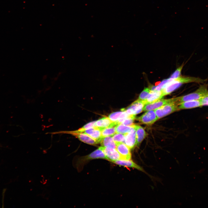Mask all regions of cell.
Returning a JSON list of instances; mask_svg holds the SVG:
<instances>
[{"mask_svg":"<svg viewBox=\"0 0 208 208\" xmlns=\"http://www.w3.org/2000/svg\"><path fill=\"white\" fill-rule=\"evenodd\" d=\"M178 105L176 102L170 103L165 104L154 111L159 119L179 110Z\"/></svg>","mask_w":208,"mask_h":208,"instance_id":"cell-2","label":"cell"},{"mask_svg":"<svg viewBox=\"0 0 208 208\" xmlns=\"http://www.w3.org/2000/svg\"><path fill=\"white\" fill-rule=\"evenodd\" d=\"M121 111L113 112L108 116L109 118L112 122L117 121L120 124L124 119L128 117L131 115L128 114L126 111L125 108H122Z\"/></svg>","mask_w":208,"mask_h":208,"instance_id":"cell-10","label":"cell"},{"mask_svg":"<svg viewBox=\"0 0 208 208\" xmlns=\"http://www.w3.org/2000/svg\"><path fill=\"white\" fill-rule=\"evenodd\" d=\"M113 162L120 166L133 168L144 172L143 169L141 167L135 164L131 159L129 160L119 159L114 161Z\"/></svg>","mask_w":208,"mask_h":208,"instance_id":"cell-14","label":"cell"},{"mask_svg":"<svg viewBox=\"0 0 208 208\" xmlns=\"http://www.w3.org/2000/svg\"><path fill=\"white\" fill-rule=\"evenodd\" d=\"M208 94V85L203 83L195 91L186 95L177 97L176 103L179 104L184 102L195 100H199Z\"/></svg>","mask_w":208,"mask_h":208,"instance_id":"cell-1","label":"cell"},{"mask_svg":"<svg viewBox=\"0 0 208 208\" xmlns=\"http://www.w3.org/2000/svg\"><path fill=\"white\" fill-rule=\"evenodd\" d=\"M158 119L154 110L147 111L137 120L141 123L147 125L153 124Z\"/></svg>","mask_w":208,"mask_h":208,"instance_id":"cell-5","label":"cell"},{"mask_svg":"<svg viewBox=\"0 0 208 208\" xmlns=\"http://www.w3.org/2000/svg\"><path fill=\"white\" fill-rule=\"evenodd\" d=\"M177 100V97L168 99H161L154 102L145 104L143 108V111L154 110L166 104L174 102H176Z\"/></svg>","mask_w":208,"mask_h":208,"instance_id":"cell-4","label":"cell"},{"mask_svg":"<svg viewBox=\"0 0 208 208\" xmlns=\"http://www.w3.org/2000/svg\"><path fill=\"white\" fill-rule=\"evenodd\" d=\"M135 118V115H131L128 117L123 120L120 124L127 126L133 125L135 124L133 122Z\"/></svg>","mask_w":208,"mask_h":208,"instance_id":"cell-21","label":"cell"},{"mask_svg":"<svg viewBox=\"0 0 208 208\" xmlns=\"http://www.w3.org/2000/svg\"><path fill=\"white\" fill-rule=\"evenodd\" d=\"M130 149L136 145V130L133 129L129 132L125 134L124 143Z\"/></svg>","mask_w":208,"mask_h":208,"instance_id":"cell-9","label":"cell"},{"mask_svg":"<svg viewBox=\"0 0 208 208\" xmlns=\"http://www.w3.org/2000/svg\"><path fill=\"white\" fill-rule=\"evenodd\" d=\"M116 149L119 153L120 156V159L125 160H130L131 159V155L130 149L124 143H116Z\"/></svg>","mask_w":208,"mask_h":208,"instance_id":"cell-7","label":"cell"},{"mask_svg":"<svg viewBox=\"0 0 208 208\" xmlns=\"http://www.w3.org/2000/svg\"><path fill=\"white\" fill-rule=\"evenodd\" d=\"M99 158L107 160L105 154L100 147L89 155L79 158L76 162V166L78 168L81 164L87 161Z\"/></svg>","mask_w":208,"mask_h":208,"instance_id":"cell-3","label":"cell"},{"mask_svg":"<svg viewBox=\"0 0 208 208\" xmlns=\"http://www.w3.org/2000/svg\"><path fill=\"white\" fill-rule=\"evenodd\" d=\"M96 127L102 130L104 128L112 126H116L115 122H112L107 117H104L96 121L95 123Z\"/></svg>","mask_w":208,"mask_h":208,"instance_id":"cell-13","label":"cell"},{"mask_svg":"<svg viewBox=\"0 0 208 208\" xmlns=\"http://www.w3.org/2000/svg\"><path fill=\"white\" fill-rule=\"evenodd\" d=\"M151 90L149 88H145L140 94L138 99L142 101L145 100L149 94Z\"/></svg>","mask_w":208,"mask_h":208,"instance_id":"cell-23","label":"cell"},{"mask_svg":"<svg viewBox=\"0 0 208 208\" xmlns=\"http://www.w3.org/2000/svg\"><path fill=\"white\" fill-rule=\"evenodd\" d=\"M102 129L97 127L91 128L84 131L82 133H86L92 138L99 142L102 138Z\"/></svg>","mask_w":208,"mask_h":208,"instance_id":"cell-12","label":"cell"},{"mask_svg":"<svg viewBox=\"0 0 208 208\" xmlns=\"http://www.w3.org/2000/svg\"><path fill=\"white\" fill-rule=\"evenodd\" d=\"M105 154L107 160L113 162L120 159V156L116 149L105 147L102 146L100 147Z\"/></svg>","mask_w":208,"mask_h":208,"instance_id":"cell-8","label":"cell"},{"mask_svg":"<svg viewBox=\"0 0 208 208\" xmlns=\"http://www.w3.org/2000/svg\"><path fill=\"white\" fill-rule=\"evenodd\" d=\"M69 134L72 135L77 138L81 141L89 144L96 145L99 143L89 135L83 133H71Z\"/></svg>","mask_w":208,"mask_h":208,"instance_id":"cell-11","label":"cell"},{"mask_svg":"<svg viewBox=\"0 0 208 208\" xmlns=\"http://www.w3.org/2000/svg\"><path fill=\"white\" fill-rule=\"evenodd\" d=\"M99 142L102 146L114 149L116 148V144L111 136L102 137Z\"/></svg>","mask_w":208,"mask_h":208,"instance_id":"cell-18","label":"cell"},{"mask_svg":"<svg viewBox=\"0 0 208 208\" xmlns=\"http://www.w3.org/2000/svg\"><path fill=\"white\" fill-rule=\"evenodd\" d=\"M201 107V106L199 100L184 102L178 105V108L179 110L192 109Z\"/></svg>","mask_w":208,"mask_h":208,"instance_id":"cell-16","label":"cell"},{"mask_svg":"<svg viewBox=\"0 0 208 208\" xmlns=\"http://www.w3.org/2000/svg\"><path fill=\"white\" fill-rule=\"evenodd\" d=\"M112 138L116 143L122 142L124 143L125 134L117 133L112 136Z\"/></svg>","mask_w":208,"mask_h":208,"instance_id":"cell-22","label":"cell"},{"mask_svg":"<svg viewBox=\"0 0 208 208\" xmlns=\"http://www.w3.org/2000/svg\"><path fill=\"white\" fill-rule=\"evenodd\" d=\"M201 106H208V94L204 96L199 100Z\"/></svg>","mask_w":208,"mask_h":208,"instance_id":"cell-25","label":"cell"},{"mask_svg":"<svg viewBox=\"0 0 208 208\" xmlns=\"http://www.w3.org/2000/svg\"><path fill=\"white\" fill-rule=\"evenodd\" d=\"M116 126H112L103 129L101 131L102 137L112 136L116 133Z\"/></svg>","mask_w":208,"mask_h":208,"instance_id":"cell-20","label":"cell"},{"mask_svg":"<svg viewBox=\"0 0 208 208\" xmlns=\"http://www.w3.org/2000/svg\"><path fill=\"white\" fill-rule=\"evenodd\" d=\"M163 96L161 91L151 90L146 99L144 101L146 104L154 102L161 99Z\"/></svg>","mask_w":208,"mask_h":208,"instance_id":"cell-17","label":"cell"},{"mask_svg":"<svg viewBox=\"0 0 208 208\" xmlns=\"http://www.w3.org/2000/svg\"><path fill=\"white\" fill-rule=\"evenodd\" d=\"M135 124L130 126H127L122 124L118 125L116 127V133L125 134L135 128Z\"/></svg>","mask_w":208,"mask_h":208,"instance_id":"cell-19","label":"cell"},{"mask_svg":"<svg viewBox=\"0 0 208 208\" xmlns=\"http://www.w3.org/2000/svg\"><path fill=\"white\" fill-rule=\"evenodd\" d=\"M136 146H139L147 134L144 128L141 126L135 125Z\"/></svg>","mask_w":208,"mask_h":208,"instance_id":"cell-15","label":"cell"},{"mask_svg":"<svg viewBox=\"0 0 208 208\" xmlns=\"http://www.w3.org/2000/svg\"><path fill=\"white\" fill-rule=\"evenodd\" d=\"M145 104L144 101L138 99L125 109V110L129 114L136 115L143 111Z\"/></svg>","mask_w":208,"mask_h":208,"instance_id":"cell-6","label":"cell"},{"mask_svg":"<svg viewBox=\"0 0 208 208\" xmlns=\"http://www.w3.org/2000/svg\"><path fill=\"white\" fill-rule=\"evenodd\" d=\"M184 65V64L183 63L181 66L177 69L171 75L169 79H173L177 78L180 77Z\"/></svg>","mask_w":208,"mask_h":208,"instance_id":"cell-24","label":"cell"}]
</instances>
